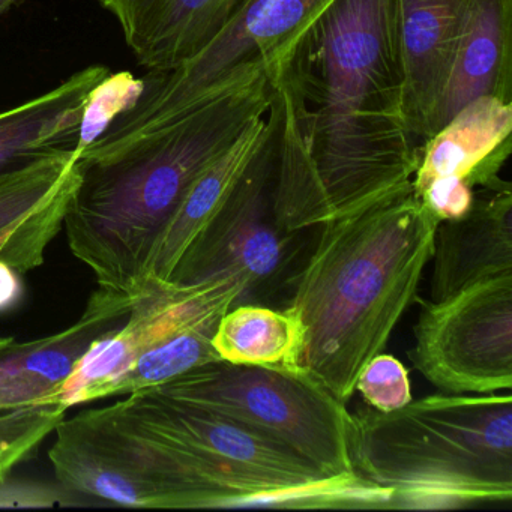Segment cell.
Here are the masks:
<instances>
[{
  "label": "cell",
  "instance_id": "obj_1",
  "mask_svg": "<svg viewBox=\"0 0 512 512\" xmlns=\"http://www.w3.org/2000/svg\"><path fill=\"white\" fill-rule=\"evenodd\" d=\"M274 211L305 232L412 184L397 0H334L268 71Z\"/></svg>",
  "mask_w": 512,
  "mask_h": 512
},
{
  "label": "cell",
  "instance_id": "obj_2",
  "mask_svg": "<svg viewBox=\"0 0 512 512\" xmlns=\"http://www.w3.org/2000/svg\"><path fill=\"white\" fill-rule=\"evenodd\" d=\"M274 89L262 62L241 65L193 112L109 160H77L65 212L71 253L101 289L136 301L155 239L194 181L265 118Z\"/></svg>",
  "mask_w": 512,
  "mask_h": 512
},
{
  "label": "cell",
  "instance_id": "obj_3",
  "mask_svg": "<svg viewBox=\"0 0 512 512\" xmlns=\"http://www.w3.org/2000/svg\"><path fill=\"white\" fill-rule=\"evenodd\" d=\"M439 220L412 184L319 226L286 280L304 326L301 365L344 404L415 301Z\"/></svg>",
  "mask_w": 512,
  "mask_h": 512
},
{
  "label": "cell",
  "instance_id": "obj_4",
  "mask_svg": "<svg viewBox=\"0 0 512 512\" xmlns=\"http://www.w3.org/2000/svg\"><path fill=\"white\" fill-rule=\"evenodd\" d=\"M352 415L353 467L394 491V509L512 499L511 392H445Z\"/></svg>",
  "mask_w": 512,
  "mask_h": 512
},
{
  "label": "cell",
  "instance_id": "obj_5",
  "mask_svg": "<svg viewBox=\"0 0 512 512\" xmlns=\"http://www.w3.org/2000/svg\"><path fill=\"white\" fill-rule=\"evenodd\" d=\"M238 422L301 455L325 475L353 472V415L304 368L212 362L152 388Z\"/></svg>",
  "mask_w": 512,
  "mask_h": 512
},
{
  "label": "cell",
  "instance_id": "obj_6",
  "mask_svg": "<svg viewBox=\"0 0 512 512\" xmlns=\"http://www.w3.org/2000/svg\"><path fill=\"white\" fill-rule=\"evenodd\" d=\"M332 2L250 0L196 56L169 73H149L136 98L83 148L79 160H109L146 136L175 124L241 65L262 61L266 71L272 70Z\"/></svg>",
  "mask_w": 512,
  "mask_h": 512
},
{
  "label": "cell",
  "instance_id": "obj_7",
  "mask_svg": "<svg viewBox=\"0 0 512 512\" xmlns=\"http://www.w3.org/2000/svg\"><path fill=\"white\" fill-rule=\"evenodd\" d=\"M119 406L146 430L181 452L215 491L214 508H248L275 488L325 478L286 446L208 410L154 389L128 394Z\"/></svg>",
  "mask_w": 512,
  "mask_h": 512
},
{
  "label": "cell",
  "instance_id": "obj_8",
  "mask_svg": "<svg viewBox=\"0 0 512 512\" xmlns=\"http://www.w3.org/2000/svg\"><path fill=\"white\" fill-rule=\"evenodd\" d=\"M413 367L448 394L512 388V275L422 304L413 328Z\"/></svg>",
  "mask_w": 512,
  "mask_h": 512
},
{
  "label": "cell",
  "instance_id": "obj_9",
  "mask_svg": "<svg viewBox=\"0 0 512 512\" xmlns=\"http://www.w3.org/2000/svg\"><path fill=\"white\" fill-rule=\"evenodd\" d=\"M269 118L271 133L232 199L191 245L169 281L196 284L236 275L247 289L245 302L286 284L295 269L302 232H289L275 217V118L271 109Z\"/></svg>",
  "mask_w": 512,
  "mask_h": 512
},
{
  "label": "cell",
  "instance_id": "obj_10",
  "mask_svg": "<svg viewBox=\"0 0 512 512\" xmlns=\"http://www.w3.org/2000/svg\"><path fill=\"white\" fill-rule=\"evenodd\" d=\"M247 289L236 275L196 284L148 283L121 328L91 344L52 404L65 409L100 400L104 386L124 373L143 352L206 320L221 319L244 304Z\"/></svg>",
  "mask_w": 512,
  "mask_h": 512
},
{
  "label": "cell",
  "instance_id": "obj_11",
  "mask_svg": "<svg viewBox=\"0 0 512 512\" xmlns=\"http://www.w3.org/2000/svg\"><path fill=\"white\" fill-rule=\"evenodd\" d=\"M133 304L122 293L98 287L80 319L64 331L0 350V410L52 404L86 350L118 328Z\"/></svg>",
  "mask_w": 512,
  "mask_h": 512
},
{
  "label": "cell",
  "instance_id": "obj_12",
  "mask_svg": "<svg viewBox=\"0 0 512 512\" xmlns=\"http://www.w3.org/2000/svg\"><path fill=\"white\" fill-rule=\"evenodd\" d=\"M470 0H397L404 112L419 146L436 133L437 112Z\"/></svg>",
  "mask_w": 512,
  "mask_h": 512
},
{
  "label": "cell",
  "instance_id": "obj_13",
  "mask_svg": "<svg viewBox=\"0 0 512 512\" xmlns=\"http://www.w3.org/2000/svg\"><path fill=\"white\" fill-rule=\"evenodd\" d=\"M430 262L434 302L482 281L512 275L511 184L479 188L463 217L439 221Z\"/></svg>",
  "mask_w": 512,
  "mask_h": 512
},
{
  "label": "cell",
  "instance_id": "obj_14",
  "mask_svg": "<svg viewBox=\"0 0 512 512\" xmlns=\"http://www.w3.org/2000/svg\"><path fill=\"white\" fill-rule=\"evenodd\" d=\"M121 26L140 67L175 70L205 49L250 0H98Z\"/></svg>",
  "mask_w": 512,
  "mask_h": 512
},
{
  "label": "cell",
  "instance_id": "obj_15",
  "mask_svg": "<svg viewBox=\"0 0 512 512\" xmlns=\"http://www.w3.org/2000/svg\"><path fill=\"white\" fill-rule=\"evenodd\" d=\"M511 134L512 103L496 97L472 101L422 145L413 190L434 181L466 182L473 191L502 184Z\"/></svg>",
  "mask_w": 512,
  "mask_h": 512
},
{
  "label": "cell",
  "instance_id": "obj_16",
  "mask_svg": "<svg viewBox=\"0 0 512 512\" xmlns=\"http://www.w3.org/2000/svg\"><path fill=\"white\" fill-rule=\"evenodd\" d=\"M109 77V68L91 65L52 91L0 113V173L58 149L77 148L89 109Z\"/></svg>",
  "mask_w": 512,
  "mask_h": 512
},
{
  "label": "cell",
  "instance_id": "obj_17",
  "mask_svg": "<svg viewBox=\"0 0 512 512\" xmlns=\"http://www.w3.org/2000/svg\"><path fill=\"white\" fill-rule=\"evenodd\" d=\"M269 133L271 118L268 112L191 184L149 251L143 278L145 287L151 281L166 283L170 280L191 245L232 199Z\"/></svg>",
  "mask_w": 512,
  "mask_h": 512
},
{
  "label": "cell",
  "instance_id": "obj_18",
  "mask_svg": "<svg viewBox=\"0 0 512 512\" xmlns=\"http://www.w3.org/2000/svg\"><path fill=\"white\" fill-rule=\"evenodd\" d=\"M482 97L512 103V0H470L440 100L436 133Z\"/></svg>",
  "mask_w": 512,
  "mask_h": 512
},
{
  "label": "cell",
  "instance_id": "obj_19",
  "mask_svg": "<svg viewBox=\"0 0 512 512\" xmlns=\"http://www.w3.org/2000/svg\"><path fill=\"white\" fill-rule=\"evenodd\" d=\"M304 337L301 320L287 308L244 302L221 317L212 346L230 364L299 368Z\"/></svg>",
  "mask_w": 512,
  "mask_h": 512
},
{
  "label": "cell",
  "instance_id": "obj_20",
  "mask_svg": "<svg viewBox=\"0 0 512 512\" xmlns=\"http://www.w3.org/2000/svg\"><path fill=\"white\" fill-rule=\"evenodd\" d=\"M218 322L220 319L197 323L146 350L124 373L104 386L101 398L157 388L188 371L221 361L212 346Z\"/></svg>",
  "mask_w": 512,
  "mask_h": 512
},
{
  "label": "cell",
  "instance_id": "obj_21",
  "mask_svg": "<svg viewBox=\"0 0 512 512\" xmlns=\"http://www.w3.org/2000/svg\"><path fill=\"white\" fill-rule=\"evenodd\" d=\"M77 148L58 149L0 173V230L49 202L76 170Z\"/></svg>",
  "mask_w": 512,
  "mask_h": 512
},
{
  "label": "cell",
  "instance_id": "obj_22",
  "mask_svg": "<svg viewBox=\"0 0 512 512\" xmlns=\"http://www.w3.org/2000/svg\"><path fill=\"white\" fill-rule=\"evenodd\" d=\"M77 181L79 169L76 164L73 175L49 202L0 230V262L13 268L19 275L43 265L47 247L64 226L65 212Z\"/></svg>",
  "mask_w": 512,
  "mask_h": 512
},
{
  "label": "cell",
  "instance_id": "obj_23",
  "mask_svg": "<svg viewBox=\"0 0 512 512\" xmlns=\"http://www.w3.org/2000/svg\"><path fill=\"white\" fill-rule=\"evenodd\" d=\"M67 415L61 404L0 410V479L28 458Z\"/></svg>",
  "mask_w": 512,
  "mask_h": 512
},
{
  "label": "cell",
  "instance_id": "obj_24",
  "mask_svg": "<svg viewBox=\"0 0 512 512\" xmlns=\"http://www.w3.org/2000/svg\"><path fill=\"white\" fill-rule=\"evenodd\" d=\"M356 391L368 406L380 412H392L413 400L409 373L397 358L385 353L368 362L359 374Z\"/></svg>",
  "mask_w": 512,
  "mask_h": 512
},
{
  "label": "cell",
  "instance_id": "obj_25",
  "mask_svg": "<svg viewBox=\"0 0 512 512\" xmlns=\"http://www.w3.org/2000/svg\"><path fill=\"white\" fill-rule=\"evenodd\" d=\"M80 494L64 485L35 481H14L10 476L0 479V508H55L80 505Z\"/></svg>",
  "mask_w": 512,
  "mask_h": 512
},
{
  "label": "cell",
  "instance_id": "obj_26",
  "mask_svg": "<svg viewBox=\"0 0 512 512\" xmlns=\"http://www.w3.org/2000/svg\"><path fill=\"white\" fill-rule=\"evenodd\" d=\"M20 286L19 274L10 266L0 262V311L13 307L19 299Z\"/></svg>",
  "mask_w": 512,
  "mask_h": 512
},
{
  "label": "cell",
  "instance_id": "obj_27",
  "mask_svg": "<svg viewBox=\"0 0 512 512\" xmlns=\"http://www.w3.org/2000/svg\"><path fill=\"white\" fill-rule=\"evenodd\" d=\"M19 0H0V17L4 16L8 10L14 7Z\"/></svg>",
  "mask_w": 512,
  "mask_h": 512
},
{
  "label": "cell",
  "instance_id": "obj_28",
  "mask_svg": "<svg viewBox=\"0 0 512 512\" xmlns=\"http://www.w3.org/2000/svg\"><path fill=\"white\" fill-rule=\"evenodd\" d=\"M13 341V338L4 337V335H0V350H4L5 347L10 346V344L13 343Z\"/></svg>",
  "mask_w": 512,
  "mask_h": 512
}]
</instances>
